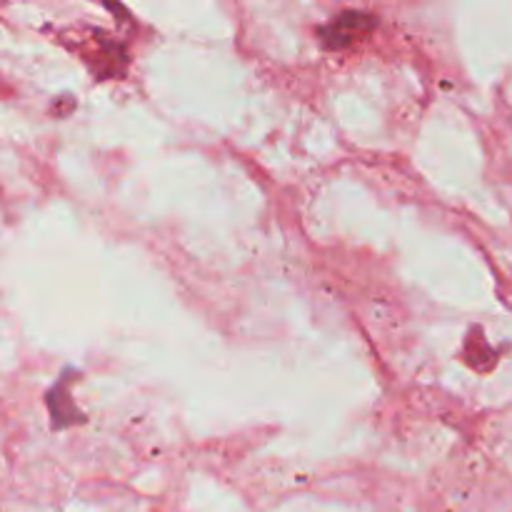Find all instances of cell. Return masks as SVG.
I'll use <instances>...</instances> for the list:
<instances>
[{"mask_svg": "<svg viewBox=\"0 0 512 512\" xmlns=\"http://www.w3.org/2000/svg\"><path fill=\"white\" fill-rule=\"evenodd\" d=\"M375 25H378L375 15L363 13V10H345V13H340L338 18H333L328 25L320 28V43L328 50L348 48L355 40L365 38Z\"/></svg>", "mask_w": 512, "mask_h": 512, "instance_id": "6da1fadb", "label": "cell"}]
</instances>
